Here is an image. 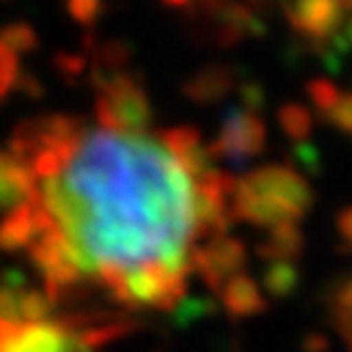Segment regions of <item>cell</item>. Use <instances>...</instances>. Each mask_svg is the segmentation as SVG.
I'll return each instance as SVG.
<instances>
[{
    "label": "cell",
    "mask_w": 352,
    "mask_h": 352,
    "mask_svg": "<svg viewBox=\"0 0 352 352\" xmlns=\"http://www.w3.org/2000/svg\"><path fill=\"white\" fill-rule=\"evenodd\" d=\"M34 175L45 222L75 255L86 286L111 294L136 272L189 280L200 178L161 133L83 128Z\"/></svg>",
    "instance_id": "obj_1"
},
{
    "label": "cell",
    "mask_w": 352,
    "mask_h": 352,
    "mask_svg": "<svg viewBox=\"0 0 352 352\" xmlns=\"http://www.w3.org/2000/svg\"><path fill=\"white\" fill-rule=\"evenodd\" d=\"M314 206V189L305 175L289 164L258 166L236 181L230 197L233 222L255 228H275L283 222H300Z\"/></svg>",
    "instance_id": "obj_2"
},
{
    "label": "cell",
    "mask_w": 352,
    "mask_h": 352,
    "mask_svg": "<svg viewBox=\"0 0 352 352\" xmlns=\"http://www.w3.org/2000/svg\"><path fill=\"white\" fill-rule=\"evenodd\" d=\"M95 114L103 131L111 133H147L153 106L144 83L136 72L125 69L95 80Z\"/></svg>",
    "instance_id": "obj_3"
},
{
    "label": "cell",
    "mask_w": 352,
    "mask_h": 352,
    "mask_svg": "<svg viewBox=\"0 0 352 352\" xmlns=\"http://www.w3.org/2000/svg\"><path fill=\"white\" fill-rule=\"evenodd\" d=\"M86 128V122L80 117H69V114H47V117H34L25 120L14 128L9 147L17 158H23L31 172L45 166L47 161L58 158Z\"/></svg>",
    "instance_id": "obj_4"
},
{
    "label": "cell",
    "mask_w": 352,
    "mask_h": 352,
    "mask_svg": "<svg viewBox=\"0 0 352 352\" xmlns=\"http://www.w3.org/2000/svg\"><path fill=\"white\" fill-rule=\"evenodd\" d=\"M189 17L222 50L267 34L258 12L244 0H200L197 6H189Z\"/></svg>",
    "instance_id": "obj_5"
},
{
    "label": "cell",
    "mask_w": 352,
    "mask_h": 352,
    "mask_svg": "<svg viewBox=\"0 0 352 352\" xmlns=\"http://www.w3.org/2000/svg\"><path fill=\"white\" fill-rule=\"evenodd\" d=\"M267 136L263 117L239 106L222 117L214 142H208V155L211 161H247L267 150Z\"/></svg>",
    "instance_id": "obj_6"
},
{
    "label": "cell",
    "mask_w": 352,
    "mask_h": 352,
    "mask_svg": "<svg viewBox=\"0 0 352 352\" xmlns=\"http://www.w3.org/2000/svg\"><path fill=\"white\" fill-rule=\"evenodd\" d=\"M0 352H80L69 316L31 324H0Z\"/></svg>",
    "instance_id": "obj_7"
},
{
    "label": "cell",
    "mask_w": 352,
    "mask_h": 352,
    "mask_svg": "<svg viewBox=\"0 0 352 352\" xmlns=\"http://www.w3.org/2000/svg\"><path fill=\"white\" fill-rule=\"evenodd\" d=\"M244 263H247V247L241 239L230 233L206 239L200 247L192 250V258H189L192 272H197L208 286V292L214 294H219V289L244 270Z\"/></svg>",
    "instance_id": "obj_8"
},
{
    "label": "cell",
    "mask_w": 352,
    "mask_h": 352,
    "mask_svg": "<svg viewBox=\"0 0 352 352\" xmlns=\"http://www.w3.org/2000/svg\"><path fill=\"white\" fill-rule=\"evenodd\" d=\"M280 9L292 31L311 47L324 50L344 25V12L336 0H283Z\"/></svg>",
    "instance_id": "obj_9"
},
{
    "label": "cell",
    "mask_w": 352,
    "mask_h": 352,
    "mask_svg": "<svg viewBox=\"0 0 352 352\" xmlns=\"http://www.w3.org/2000/svg\"><path fill=\"white\" fill-rule=\"evenodd\" d=\"M56 302L28 283V278L17 270L0 275V324H31L53 319Z\"/></svg>",
    "instance_id": "obj_10"
},
{
    "label": "cell",
    "mask_w": 352,
    "mask_h": 352,
    "mask_svg": "<svg viewBox=\"0 0 352 352\" xmlns=\"http://www.w3.org/2000/svg\"><path fill=\"white\" fill-rule=\"evenodd\" d=\"M36 175L12 150H0V214H12L36 203Z\"/></svg>",
    "instance_id": "obj_11"
},
{
    "label": "cell",
    "mask_w": 352,
    "mask_h": 352,
    "mask_svg": "<svg viewBox=\"0 0 352 352\" xmlns=\"http://www.w3.org/2000/svg\"><path fill=\"white\" fill-rule=\"evenodd\" d=\"M236 86H239V75L230 64H208L200 67L192 78H186L184 95L197 106H214L225 100L230 92H236Z\"/></svg>",
    "instance_id": "obj_12"
},
{
    "label": "cell",
    "mask_w": 352,
    "mask_h": 352,
    "mask_svg": "<svg viewBox=\"0 0 352 352\" xmlns=\"http://www.w3.org/2000/svg\"><path fill=\"white\" fill-rule=\"evenodd\" d=\"M219 305L225 308V314L230 319H252V316H261L270 311V300L267 294L261 292L258 280L247 272H239L236 278H230L219 294H217Z\"/></svg>",
    "instance_id": "obj_13"
},
{
    "label": "cell",
    "mask_w": 352,
    "mask_h": 352,
    "mask_svg": "<svg viewBox=\"0 0 352 352\" xmlns=\"http://www.w3.org/2000/svg\"><path fill=\"white\" fill-rule=\"evenodd\" d=\"M45 230V214L39 203L17 208L0 219V250L3 252H28L31 244Z\"/></svg>",
    "instance_id": "obj_14"
},
{
    "label": "cell",
    "mask_w": 352,
    "mask_h": 352,
    "mask_svg": "<svg viewBox=\"0 0 352 352\" xmlns=\"http://www.w3.org/2000/svg\"><path fill=\"white\" fill-rule=\"evenodd\" d=\"M302 252H305V233L300 222L275 225L255 244V255L267 263H294Z\"/></svg>",
    "instance_id": "obj_15"
},
{
    "label": "cell",
    "mask_w": 352,
    "mask_h": 352,
    "mask_svg": "<svg viewBox=\"0 0 352 352\" xmlns=\"http://www.w3.org/2000/svg\"><path fill=\"white\" fill-rule=\"evenodd\" d=\"M261 292L270 294L267 300H286L300 289L297 263H267L261 272Z\"/></svg>",
    "instance_id": "obj_16"
},
{
    "label": "cell",
    "mask_w": 352,
    "mask_h": 352,
    "mask_svg": "<svg viewBox=\"0 0 352 352\" xmlns=\"http://www.w3.org/2000/svg\"><path fill=\"white\" fill-rule=\"evenodd\" d=\"M322 308L330 322L352 316V270L327 280V286L322 289Z\"/></svg>",
    "instance_id": "obj_17"
},
{
    "label": "cell",
    "mask_w": 352,
    "mask_h": 352,
    "mask_svg": "<svg viewBox=\"0 0 352 352\" xmlns=\"http://www.w3.org/2000/svg\"><path fill=\"white\" fill-rule=\"evenodd\" d=\"M278 125L292 142H305L314 133V117L300 103H283L278 109Z\"/></svg>",
    "instance_id": "obj_18"
},
{
    "label": "cell",
    "mask_w": 352,
    "mask_h": 352,
    "mask_svg": "<svg viewBox=\"0 0 352 352\" xmlns=\"http://www.w3.org/2000/svg\"><path fill=\"white\" fill-rule=\"evenodd\" d=\"M0 45L9 47L14 56H23V53L36 50L39 36H36L34 25H28V23H9L6 28H0Z\"/></svg>",
    "instance_id": "obj_19"
},
{
    "label": "cell",
    "mask_w": 352,
    "mask_h": 352,
    "mask_svg": "<svg viewBox=\"0 0 352 352\" xmlns=\"http://www.w3.org/2000/svg\"><path fill=\"white\" fill-rule=\"evenodd\" d=\"M214 314V302L211 300H206V297H184L178 305L172 308V322L178 324V327H192L195 322H200V319H206V316H211Z\"/></svg>",
    "instance_id": "obj_20"
},
{
    "label": "cell",
    "mask_w": 352,
    "mask_h": 352,
    "mask_svg": "<svg viewBox=\"0 0 352 352\" xmlns=\"http://www.w3.org/2000/svg\"><path fill=\"white\" fill-rule=\"evenodd\" d=\"M305 95H308V100L314 103V109L319 111V117H324V114L338 103L341 89H338L333 80H327V78H311V80L305 83Z\"/></svg>",
    "instance_id": "obj_21"
},
{
    "label": "cell",
    "mask_w": 352,
    "mask_h": 352,
    "mask_svg": "<svg viewBox=\"0 0 352 352\" xmlns=\"http://www.w3.org/2000/svg\"><path fill=\"white\" fill-rule=\"evenodd\" d=\"M64 9L78 25L92 28L106 12V0H64Z\"/></svg>",
    "instance_id": "obj_22"
},
{
    "label": "cell",
    "mask_w": 352,
    "mask_h": 352,
    "mask_svg": "<svg viewBox=\"0 0 352 352\" xmlns=\"http://www.w3.org/2000/svg\"><path fill=\"white\" fill-rule=\"evenodd\" d=\"M23 67H20V56H14L9 47L0 45V103H3L17 86Z\"/></svg>",
    "instance_id": "obj_23"
},
{
    "label": "cell",
    "mask_w": 352,
    "mask_h": 352,
    "mask_svg": "<svg viewBox=\"0 0 352 352\" xmlns=\"http://www.w3.org/2000/svg\"><path fill=\"white\" fill-rule=\"evenodd\" d=\"M53 64L67 83H78L83 80V75H89V61H86L83 53H56Z\"/></svg>",
    "instance_id": "obj_24"
},
{
    "label": "cell",
    "mask_w": 352,
    "mask_h": 352,
    "mask_svg": "<svg viewBox=\"0 0 352 352\" xmlns=\"http://www.w3.org/2000/svg\"><path fill=\"white\" fill-rule=\"evenodd\" d=\"M322 120L330 122L333 128H338V131H344V133L352 136V92H341L338 103H336Z\"/></svg>",
    "instance_id": "obj_25"
},
{
    "label": "cell",
    "mask_w": 352,
    "mask_h": 352,
    "mask_svg": "<svg viewBox=\"0 0 352 352\" xmlns=\"http://www.w3.org/2000/svg\"><path fill=\"white\" fill-rule=\"evenodd\" d=\"M236 92L241 98V109H250V111H258L267 106V92H263V86L258 80H241L236 86Z\"/></svg>",
    "instance_id": "obj_26"
},
{
    "label": "cell",
    "mask_w": 352,
    "mask_h": 352,
    "mask_svg": "<svg viewBox=\"0 0 352 352\" xmlns=\"http://www.w3.org/2000/svg\"><path fill=\"white\" fill-rule=\"evenodd\" d=\"M336 236L344 252H352V206L336 211Z\"/></svg>",
    "instance_id": "obj_27"
},
{
    "label": "cell",
    "mask_w": 352,
    "mask_h": 352,
    "mask_svg": "<svg viewBox=\"0 0 352 352\" xmlns=\"http://www.w3.org/2000/svg\"><path fill=\"white\" fill-rule=\"evenodd\" d=\"M294 155H297V164H300V166H302L308 175H316V172H319V161H316L319 150H316L314 144H300Z\"/></svg>",
    "instance_id": "obj_28"
},
{
    "label": "cell",
    "mask_w": 352,
    "mask_h": 352,
    "mask_svg": "<svg viewBox=\"0 0 352 352\" xmlns=\"http://www.w3.org/2000/svg\"><path fill=\"white\" fill-rule=\"evenodd\" d=\"M14 92H23V95H28V98H42L45 86H42V80H39L36 75L20 72V78H17V86H14Z\"/></svg>",
    "instance_id": "obj_29"
},
{
    "label": "cell",
    "mask_w": 352,
    "mask_h": 352,
    "mask_svg": "<svg viewBox=\"0 0 352 352\" xmlns=\"http://www.w3.org/2000/svg\"><path fill=\"white\" fill-rule=\"evenodd\" d=\"M300 349L302 352H330V341L324 333H308V336H302Z\"/></svg>",
    "instance_id": "obj_30"
},
{
    "label": "cell",
    "mask_w": 352,
    "mask_h": 352,
    "mask_svg": "<svg viewBox=\"0 0 352 352\" xmlns=\"http://www.w3.org/2000/svg\"><path fill=\"white\" fill-rule=\"evenodd\" d=\"M333 327L338 330V336H341V341H344V346H346V352H352V316H344V319H336V322H333Z\"/></svg>",
    "instance_id": "obj_31"
},
{
    "label": "cell",
    "mask_w": 352,
    "mask_h": 352,
    "mask_svg": "<svg viewBox=\"0 0 352 352\" xmlns=\"http://www.w3.org/2000/svg\"><path fill=\"white\" fill-rule=\"evenodd\" d=\"M164 3H166V6H175V9H184V6L189 9V6L195 3V0H164Z\"/></svg>",
    "instance_id": "obj_32"
},
{
    "label": "cell",
    "mask_w": 352,
    "mask_h": 352,
    "mask_svg": "<svg viewBox=\"0 0 352 352\" xmlns=\"http://www.w3.org/2000/svg\"><path fill=\"white\" fill-rule=\"evenodd\" d=\"M336 3L341 6V12H344V17H349V14H352V0H336Z\"/></svg>",
    "instance_id": "obj_33"
},
{
    "label": "cell",
    "mask_w": 352,
    "mask_h": 352,
    "mask_svg": "<svg viewBox=\"0 0 352 352\" xmlns=\"http://www.w3.org/2000/svg\"><path fill=\"white\" fill-rule=\"evenodd\" d=\"M244 3H250V6H252V9H258V6H261V3H267V0H244Z\"/></svg>",
    "instance_id": "obj_34"
}]
</instances>
